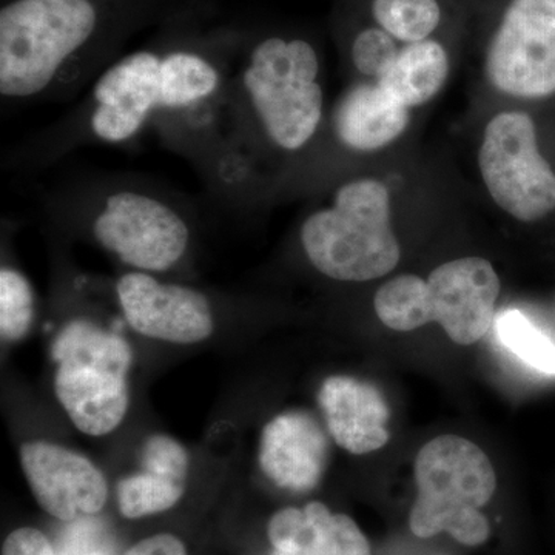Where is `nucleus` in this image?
Masks as SVG:
<instances>
[{"instance_id": "f3484780", "label": "nucleus", "mask_w": 555, "mask_h": 555, "mask_svg": "<svg viewBox=\"0 0 555 555\" xmlns=\"http://www.w3.org/2000/svg\"><path fill=\"white\" fill-rule=\"evenodd\" d=\"M369 14L375 25L403 43L433 39L443 24L440 0H369Z\"/></svg>"}, {"instance_id": "9b49d317", "label": "nucleus", "mask_w": 555, "mask_h": 555, "mask_svg": "<svg viewBox=\"0 0 555 555\" xmlns=\"http://www.w3.org/2000/svg\"><path fill=\"white\" fill-rule=\"evenodd\" d=\"M21 465L40 507L64 521L94 516L107 502V480L87 456L49 441H28Z\"/></svg>"}, {"instance_id": "9d476101", "label": "nucleus", "mask_w": 555, "mask_h": 555, "mask_svg": "<svg viewBox=\"0 0 555 555\" xmlns=\"http://www.w3.org/2000/svg\"><path fill=\"white\" fill-rule=\"evenodd\" d=\"M115 291L124 318L142 337L195 345L214 334V305L198 288L134 270L116 281Z\"/></svg>"}, {"instance_id": "dca6fc26", "label": "nucleus", "mask_w": 555, "mask_h": 555, "mask_svg": "<svg viewBox=\"0 0 555 555\" xmlns=\"http://www.w3.org/2000/svg\"><path fill=\"white\" fill-rule=\"evenodd\" d=\"M449 69L447 47L438 39H426L404 46L377 82L404 107H418L443 89Z\"/></svg>"}, {"instance_id": "aec40b11", "label": "nucleus", "mask_w": 555, "mask_h": 555, "mask_svg": "<svg viewBox=\"0 0 555 555\" xmlns=\"http://www.w3.org/2000/svg\"><path fill=\"white\" fill-rule=\"evenodd\" d=\"M496 338L518 360L543 374L555 375V343L520 310L507 309L495 321Z\"/></svg>"}, {"instance_id": "f8f14e48", "label": "nucleus", "mask_w": 555, "mask_h": 555, "mask_svg": "<svg viewBox=\"0 0 555 555\" xmlns=\"http://www.w3.org/2000/svg\"><path fill=\"white\" fill-rule=\"evenodd\" d=\"M500 288V278L485 258L444 262L427 280L430 318L456 345H474L494 321Z\"/></svg>"}, {"instance_id": "4be33fe9", "label": "nucleus", "mask_w": 555, "mask_h": 555, "mask_svg": "<svg viewBox=\"0 0 555 555\" xmlns=\"http://www.w3.org/2000/svg\"><path fill=\"white\" fill-rule=\"evenodd\" d=\"M35 317V295L20 270H0V334L5 341H17L30 331Z\"/></svg>"}, {"instance_id": "5701e85b", "label": "nucleus", "mask_w": 555, "mask_h": 555, "mask_svg": "<svg viewBox=\"0 0 555 555\" xmlns=\"http://www.w3.org/2000/svg\"><path fill=\"white\" fill-rule=\"evenodd\" d=\"M404 46L408 43L400 42L378 25H366L350 36V62L361 75L379 79L396 62Z\"/></svg>"}, {"instance_id": "bb28decb", "label": "nucleus", "mask_w": 555, "mask_h": 555, "mask_svg": "<svg viewBox=\"0 0 555 555\" xmlns=\"http://www.w3.org/2000/svg\"><path fill=\"white\" fill-rule=\"evenodd\" d=\"M126 555H188V551L177 537L158 534L137 543Z\"/></svg>"}, {"instance_id": "ddd939ff", "label": "nucleus", "mask_w": 555, "mask_h": 555, "mask_svg": "<svg viewBox=\"0 0 555 555\" xmlns=\"http://www.w3.org/2000/svg\"><path fill=\"white\" fill-rule=\"evenodd\" d=\"M327 459L326 433L308 412L278 415L262 430L259 465L280 488L297 492L315 488Z\"/></svg>"}, {"instance_id": "f03ea898", "label": "nucleus", "mask_w": 555, "mask_h": 555, "mask_svg": "<svg viewBox=\"0 0 555 555\" xmlns=\"http://www.w3.org/2000/svg\"><path fill=\"white\" fill-rule=\"evenodd\" d=\"M198 0H0L2 108L78 96L139 33Z\"/></svg>"}, {"instance_id": "7ed1b4c3", "label": "nucleus", "mask_w": 555, "mask_h": 555, "mask_svg": "<svg viewBox=\"0 0 555 555\" xmlns=\"http://www.w3.org/2000/svg\"><path fill=\"white\" fill-rule=\"evenodd\" d=\"M320 75V53L305 35L241 22L229 96L233 139L244 155L254 137L286 153L315 138L324 116Z\"/></svg>"}, {"instance_id": "a211bd4d", "label": "nucleus", "mask_w": 555, "mask_h": 555, "mask_svg": "<svg viewBox=\"0 0 555 555\" xmlns=\"http://www.w3.org/2000/svg\"><path fill=\"white\" fill-rule=\"evenodd\" d=\"M375 312L382 323L398 332H411L433 323L427 281L415 275H400L379 287Z\"/></svg>"}, {"instance_id": "6e6552de", "label": "nucleus", "mask_w": 555, "mask_h": 555, "mask_svg": "<svg viewBox=\"0 0 555 555\" xmlns=\"http://www.w3.org/2000/svg\"><path fill=\"white\" fill-rule=\"evenodd\" d=\"M478 167L492 199L511 217L532 222L555 211V173L526 113H500L489 120Z\"/></svg>"}, {"instance_id": "0eeeda50", "label": "nucleus", "mask_w": 555, "mask_h": 555, "mask_svg": "<svg viewBox=\"0 0 555 555\" xmlns=\"http://www.w3.org/2000/svg\"><path fill=\"white\" fill-rule=\"evenodd\" d=\"M54 392L73 425L90 437L113 433L129 411V343L93 321L76 318L53 343Z\"/></svg>"}, {"instance_id": "6ab92c4d", "label": "nucleus", "mask_w": 555, "mask_h": 555, "mask_svg": "<svg viewBox=\"0 0 555 555\" xmlns=\"http://www.w3.org/2000/svg\"><path fill=\"white\" fill-rule=\"evenodd\" d=\"M185 485L147 469L124 478L118 485L120 514L127 518H141L171 509L184 494Z\"/></svg>"}, {"instance_id": "423d86ee", "label": "nucleus", "mask_w": 555, "mask_h": 555, "mask_svg": "<svg viewBox=\"0 0 555 555\" xmlns=\"http://www.w3.org/2000/svg\"><path fill=\"white\" fill-rule=\"evenodd\" d=\"M416 500L409 525L420 539L448 532L456 542L478 546L491 534L480 507L496 489L494 467L473 441L441 436L426 443L415 459Z\"/></svg>"}, {"instance_id": "393cba45", "label": "nucleus", "mask_w": 555, "mask_h": 555, "mask_svg": "<svg viewBox=\"0 0 555 555\" xmlns=\"http://www.w3.org/2000/svg\"><path fill=\"white\" fill-rule=\"evenodd\" d=\"M142 467L188 483L189 454L179 441L169 436H152L142 448Z\"/></svg>"}, {"instance_id": "20e7f679", "label": "nucleus", "mask_w": 555, "mask_h": 555, "mask_svg": "<svg viewBox=\"0 0 555 555\" xmlns=\"http://www.w3.org/2000/svg\"><path fill=\"white\" fill-rule=\"evenodd\" d=\"M46 210L76 219L94 243L137 272L177 268L193 240V207L142 178L105 175L47 196Z\"/></svg>"}, {"instance_id": "f257e3e1", "label": "nucleus", "mask_w": 555, "mask_h": 555, "mask_svg": "<svg viewBox=\"0 0 555 555\" xmlns=\"http://www.w3.org/2000/svg\"><path fill=\"white\" fill-rule=\"evenodd\" d=\"M238 39V21H218L215 0H198L147 43L120 54L72 113L14 149L9 166L42 169L83 145L127 144L149 127L170 147L195 155L228 126Z\"/></svg>"}, {"instance_id": "a878e982", "label": "nucleus", "mask_w": 555, "mask_h": 555, "mask_svg": "<svg viewBox=\"0 0 555 555\" xmlns=\"http://www.w3.org/2000/svg\"><path fill=\"white\" fill-rule=\"evenodd\" d=\"M2 555H54V551L38 529L21 528L7 537Z\"/></svg>"}, {"instance_id": "4468645a", "label": "nucleus", "mask_w": 555, "mask_h": 555, "mask_svg": "<svg viewBox=\"0 0 555 555\" xmlns=\"http://www.w3.org/2000/svg\"><path fill=\"white\" fill-rule=\"evenodd\" d=\"M318 403L328 434L350 454L378 451L389 440V406L371 383L346 375L327 378L318 392Z\"/></svg>"}, {"instance_id": "2eb2a0df", "label": "nucleus", "mask_w": 555, "mask_h": 555, "mask_svg": "<svg viewBox=\"0 0 555 555\" xmlns=\"http://www.w3.org/2000/svg\"><path fill=\"white\" fill-rule=\"evenodd\" d=\"M409 108L378 83H360L343 94L332 116L335 137L356 152H374L406 130Z\"/></svg>"}, {"instance_id": "1a4fd4ad", "label": "nucleus", "mask_w": 555, "mask_h": 555, "mask_svg": "<svg viewBox=\"0 0 555 555\" xmlns=\"http://www.w3.org/2000/svg\"><path fill=\"white\" fill-rule=\"evenodd\" d=\"M492 86L511 96L555 93V0H506L486 43Z\"/></svg>"}, {"instance_id": "b1692460", "label": "nucleus", "mask_w": 555, "mask_h": 555, "mask_svg": "<svg viewBox=\"0 0 555 555\" xmlns=\"http://www.w3.org/2000/svg\"><path fill=\"white\" fill-rule=\"evenodd\" d=\"M268 534L275 555H317V534L305 509L286 507L270 518Z\"/></svg>"}, {"instance_id": "412c9836", "label": "nucleus", "mask_w": 555, "mask_h": 555, "mask_svg": "<svg viewBox=\"0 0 555 555\" xmlns=\"http://www.w3.org/2000/svg\"><path fill=\"white\" fill-rule=\"evenodd\" d=\"M317 534V555H372L366 537L352 518L332 514L323 503L305 507Z\"/></svg>"}, {"instance_id": "cd10ccee", "label": "nucleus", "mask_w": 555, "mask_h": 555, "mask_svg": "<svg viewBox=\"0 0 555 555\" xmlns=\"http://www.w3.org/2000/svg\"><path fill=\"white\" fill-rule=\"evenodd\" d=\"M75 555H102L100 553H83V554H75Z\"/></svg>"}, {"instance_id": "39448f33", "label": "nucleus", "mask_w": 555, "mask_h": 555, "mask_svg": "<svg viewBox=\"0 0 555 555\" xmlns=\"http://www.w3.org/2000/svg\"><path fill=\"white\" fill-rule=\"evenodd\" d=\"M299 241L318 272L345 283L378 280L392 272L401 258L390 225L389 192L377 179L341 185L332 206L305 219Z\"/></svg>"}]
</instances>
